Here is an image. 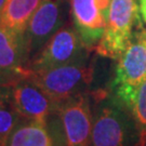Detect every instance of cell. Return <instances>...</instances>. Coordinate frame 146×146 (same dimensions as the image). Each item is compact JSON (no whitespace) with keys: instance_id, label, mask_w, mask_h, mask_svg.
<instances>
[{"instance_id":"1","label":"cell","mask_w":146,"mask_h":146,"mask_svg":"<svg viewBox=\"0 0 146 146\" xmlns=\"http://www.w3.org/2000/svg\"><path fill=\"white\" fill-rule=\"evenodd\" d=\"M91 146H140V131L130 110L103 90L94 92Z\"/></svg>"},{"instance_id":"2","label":"cell","mask_w":146,"mask_h":146,"mask_svg":"<svg viewBox=\"0 0 146 146\" xmlns=\"http://www.w3.org/2000/svg\"><path fill=\"white\" fill-rule=\"evenodd\" d=\"M93 111L86 92L58 104L47 127L54 146H91Z\"/></svg>"},{"instance_id":"3","label":"cell","mask_w":146,"mask_h":146,"mask_svg":"<svg viewBox=\"0 0 146 146\" xmlns=\"http://www.w3.org/2000/svg\"><path fill=\"white\" fill-rule=\"evenodd\" d=\"M94 68L86 64V58L56 67L29 70L25 75L47 93L58 105L77 94L84 93L92 82Z\"/></svg>"},{"instance_id":"4","label":"cell","mask_w":146,"mask_h":146,"mask_svg":"<svg viewBox=\"0 0 146 146\" xmlns=\"http://www.w3.org/2000/svg\"><path fill=\"white\" fill-rule=\"evenodd\" d=\"M146 80V31L132 38L118 58L111 92L130 108L136 92Z\"/></svg>"},{"instance_id":"5","label":"cell","mask_w":146,"mask_h":146,"mask_svg":"<svg viewBox=\"0 0 146 146\" xmlns=\"http://www.w3.org/2000/svg\"><path fill=\"white\" fill-rule=\"evenodd\" d=\"M139 16L136 0H111L104 35L96 44L98 54L118 60L131 42Z\"/></svg>"},{"instance_id":"6","label":"cell","mask_w":146,"mask_h":146,"mask_svg":"<svg viewBox=\"0 0 146 146\" xmlns=\"http://www.w3.org/2000/svg\"><path fill=\"white\" fill-rule=\"evenodd\" d=\"M87 50L78 31L63 27L48 40L40 52L28 64L27 69L42 70L84 60Z\"/></svg>"},{"instance_id":"7","label":"cell","mask_w":146,"mask_h":146,"mask_svg":"<svg viewBox=\"0 0 146 146\" xmlns=\"http://www.w3.org/2000/svg\"><path fill=\"white\" fill-rule=\"evenodd\" d=\"M10 103L22 118L47 125L58 105L38 84L23 76L11 84Z\"/></svg>"},{"instance_id":"8","label":"cell","mask_w":146,"mask_h":146,"mask_svg":"<svg viewBox=\"0 0 146 146\" xmlns=\"http://www.w3.org/2000/svg\"><path fill=\"white\" fill-rule=\"evenodd\" d=\"M63 23V0H42L24 31L28 60L40 52Z\"/></svg>"},{"instance_id":"9","label":"cell","mask_w":146,"mask_h":146,"mask_svg":"<svg viewBox=\"0 0 146 146\" xmlns=\"http://www.w3.org/2000/svg\"><path fill=\"white\" fill-rule=\"evenodd\" d=\"M111 0H70L74 25L84 47H96L104 35Z\"/></svg>"},{"instance_id":"10","label":"cell","mask_w":146,"mask_h":146,"mask_svg":"<svg viewBox=\"0 0 146 146\" xmlns=\"http://www.w3.org/2000/svg\"><path fill=\"white\" fill-rule=\"evenodd\" d=\"M28 61L24 34L0 23V73L16 81L25 75Z\"/></svg>"},{"instance_id":"11","label":"cell","mask_w":146,"mask_h":146,"mask_svg":"<svg viewBox=\"0 0 146 146\" xmlns=\"http://www.w3.org/2000/svg\"><path fill=\"white\" fill-rule=\"evenodd\" d=\"M7 146H54L47 125L21 118Z\"/></svg>"},{"instance_id":"12","label":"cell","mask_w":146,"mask_h":146,"mask_svg":"<svg viewBox=\"0 0 146 146\" xmlns=\"http://www.w3.org/2000/svg\"><path fill=\"white\" fill-rule=\"evenodd\" d=\"M42 0H8L0 14V23L10 29L24 34L27 24Z\"/></svg>"},{"instance_id":"13","label":"cell","mask_w":146,"mask_h":146,"mask_svg":"<svg viewBox=\"0 0 146 146\" xmlns=\"http://www.w3.org/2000/svg\"><path fill=\"white\" fill-rule=\"evenodd\" d=\"M21 118L10 102L0 105V146H7L12 131Z\"/></svg>"},{"instance_id":"14","label":"cell","mask_w":146,"mask_h":146,"mask_svg":"<svg viewBox=\"0 0 146 146\" xmlns=\"http://www.w3.org/2000/svg\"><path fill=\"white\" fill-rule=\"evenodd\" d=\"M129 110L140 131V135L146 134V80L139 88Z\"/></svg>"},{"instance_id":"15","label":"cell","mask_w":146,"mask_h":146,"mask_svg":"<svg viewBox=\"0 0 146 146\" xmlns=\"http://www.w3.org/2000/svg\"><path fill=\"white\" fill-rule=\"evenodd\" d=\"M11 84H0V105L10 102Z\"/></svg>"},{"instance_id":"16","label":"cell","mask_w":146,"mask_h":146,"mask_svg":"<svg viewBox=\"0 0 146 146\" xmlns=\"http://www.w3.org/2000/svg\"><path fill=\"white\" fill-rule=\"evenodd\" d=\"M140 11L143 20L146 23V0H140Z\"/></svg>"},{"instance_id":"17","label":"cell","mask_w":146,"mask_h":146,"mask_svg":"<svg viewBox=\"0 0 146 146\" xmlns=\"http://www.w3.org/2000/svg\"><path fill=\"white\" fill-rule=\"evenodd\" d=\"M14 82V80H12L11 78L7 77L5 75H2L0 73V84H12Z\"/></svg>"},{"instance_id":"18","label":"cell","mask_w":146,"mask_h":146,"mask_svg":"<svg viewBox=\"0 0 146 146\" xmlns=\"http://www.w3.org/2000/svg\"><path fill=\"white\" fill-rule=\"evenodd\" d=\"M140 146H146V134L140 135Z\"/></svg>"},{"instance_id":"19","label":"cell","mask_w":146,"mask_h":146,"mask_svg":"<svg viewBox=\"0 0 146 146\" xmlns=\"http://www.w3.org/2000/svg\"><path fill=\"white\" fill-rule=\"evenodd\" d=\"M7 1H8V0H0V14H1V12H2L3 8H5Z\"/></svg>"}]
</instances>
